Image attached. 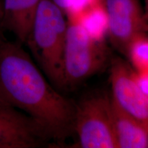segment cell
Instances as JSON below:
<instances>
[{
    "mask_svg": "<svg viewBox=\"0 0 148 148\" xmlns=\"http://www.w3.org/2000/svg\"><path fill=\"white\" fill-rule=\"evenodd\" d=\"M22 45L0 30V99L38 122L61 145L73 132L75 104L51 84Z\"/></svg>",
    "mask_w": 148,
    "mask_h": 148,
    "instance_id": "6da1fadb",
    "label": "cell"
},
{
    "mask_svg": "<svg viewBox=\"0 0 148 148\" xmlns=\"http://www.w3.org/2000/svg\"><path fill=\"white\" fill-rule=\"evenodd\" d=\"M67 19L52 0H40L25 45L48 80L62 91L66 89L63 58Z\"/></svg>",
    "mask_w": 148,
    "mask_h": 148,
    "instance_id": "7a4b0ae2",
    "label": "cell"
},
{
    "mask_svg": "<svg viewBox=\"0 0 148 148\" xmlns=\"http://www.w3.org/2000/svg\"><path fill=\"white\" fill-rule=\"evenodd\" d=\"M103 42L92 39L78 23L67 21L63 69L66 88H73L95 75L106 62Z\"/></svg>",
    "mask_w": 148,
    "mask_h": 148,
    "instance_id": "3957f363",
    "label": "cell"
},
{
    "mask_svg": "<svg viewBox=\"0 0 148 148\" xmlns=\"http://www.w3.org/2000/svg\"><path fill=\"white\" fill-rule=\"evenodd\" d=\"M73 132L82 148H117L111 98L90 96L75 105Z\"/></svg>",
    "mask_w": 148,
    "mask_h": 148,
    "instance_id": "277c9868",
    "label": "cell"
},
{
    "mask_svg": "<svg viewBox=\"0 0 148 148\" xmlns=\"http://www.w3.org/2000/svg\"><path fill=\"white\" fill-rule=\"evenodd\" d=\"M56 145L38 122L0 99V148H36Z\"/></svg>",
    "mask_w": 148,
    "mask_h": 148,
    "instance_id": "5b68a950",
    "label": "cell"
},
{
    "mask_svg": "<svg viewBox=\"0 0 148 148\" xmlns=\"http://www.w3.org/2000/svg\"><path fill=\"white\" fill-rule=\"evenodd\" d=\"M108 19L109 40L125 54L130 42L148 32V19L138 0H103Z\"/></svg>",
    "mask_w": 148,
    "mask_h": 148,
    "instance_id": "8992f818",
    "label": "cell"
},
{
    "mask_svg": "<svg viewBox=\"0 0 148 148\" xmlns=\"http://www.w3.org/2000/svg\"><path fill=\"white\" fill-rule=\"evenodd\" d=\"M134 72L121 58L112 59L110 69L111 99L127 113L148 125V97L138 86Z\"/></svg>",
    "mask_w": 148,
    "mask_h": 148,
    "instance_id": "52a82bcc",
    "label": "cell"
},
{
    "mask_svg": "<svg viewBox=\"0 0 148 148\" xmlns=\"http://www.w3.org/2000/svg\"><path fill=\"white\" fill-rule=\"evenodd\" d=\"M40 0H3L0 28L12 33L25 45Z\"/></svg>",
    "mask_w": 148,
    "mask_h": 148,
    "instance_id": "ba28073f",
    "label": "cell"
},
{
    "mask_svg": "<svg viewBox=\"0 0 148 148\" xmlns=\"http://www.w3.org/2000/svg\"><path fill=\"white\" fill-rule=\"evenodd\" d=\"M117 148H147L148 125L120 108L111 99Z\"/></svg>",
    "mask_w": 148,
    "mask_h": 148,
    "instance_id": "9c48e42d",
    "label": "cell"
},
{
    "mask_svg": "<svg viewBox=\"0 0 148 148\" xmlns=\"http://www.w3.org/2000/svg\"><path fill=\"white\" fill-rule=\"evenodd\" d=\"M70 21L78 23L92 39L97 42H103L108 35V14L103 1L85 10L75 20Z\"/></svg>",
    "mask_w": 148,
    "mask_h": 148,
    "instance_id": "30bf717a",
    "label": "cell"
},
{
    "mask_svg": "<svg viewBox=\"0 0 148 148\" xmlns=\"http://www.w3.org/2000/svg\"><path fill=\"white\" fill-rule=\"evenodd\" d=\"M125 55L135 71H148V36L146 33L138 35L130 42Z\"/></svg>",
    "mask_w": 148,
    "mask_h": 148,
    "instance_id": "8fae6325",
    "label": "cell"
},
{
    "mask_svg": "<svg viewBox=\"0 0 148 148\" xmlns=\"http://www.w3.org/2000/svg\"><path fill=\"white\" fill-rule=\"evenodd\" d=\"M103 1V0H73L64 14H66L68 21H74L85 10Z\"/></svg>",
    "mask_w": 148,
    "mask_h": 148,
    "instance_id": "7c38bea8",
    "label": "cell"
},
{
    "mask_svg": "<svg viewBox=\"0 0 148 148\" xmlns=\"http://www.w3.org/2000/svg\"><path fill=\"white\" fill-rule=\"evenodd\" d=\"M134 76L140 90L148 97V71L140 72L135 71Z\"/></svg>",
    "mask_w": 148,
    "mask_h": 148,
    "instance_id": "4fadbf2b",
    "label": "cell"
},
{
    "mask_svg": "<svg viewBox=\"0 0 148 148\" xmlns=\"http://www.w3.org/2000/svg\"><path fill=\"white\" fill-rule=\"evenodd\" d=\"M53 2L56 3L61 10L63 11L64 13L67 10V9L69 8V6L71 4V2L73 0H52Z\"/></svg>",
    "mask_w": 148,
    "mask_h": 148,
    "instance_id": "5bb4252c",
    "label": "cell"
},
{
    "mask_svg": "<svg viewBox=\"0 0 148 148\" xmlns=\"http://www.w3.org/2000/svg\"><path fill=\"white\" fill-rule=\"evenodd\" d=\"M3 0H0V21H1V15H2V8H3ZM1 29V28H0Z\"/></svg>",
    "mask_w": 148,
    "mask_h": 148,
    "instance_id": "9a60e30c",
    "label": "cell"
},
{
    "mask_svg": "<svg viewBox=\"0 0 148 148\" xmlns=\"http://www.w3.org/2000/svg\"><path fill=\"white\" fill-rule=\"evenodd\" d=\"M145 10H146V16H147L148 19V0H145Z\"/></svg>",
    "mask_w": 148,
    "mask_h": 148,
    "instance_id": "2e32d148",
    "label": "cell"
}]
</instances>
